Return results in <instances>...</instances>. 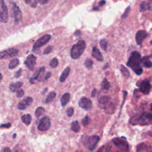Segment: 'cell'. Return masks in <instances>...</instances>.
Masks as SVG:
<instances>
[{
    "instance_id": "obj_4",
    "label": "cell",
    "mask_w": 152,
    "mask_h": 152,
    "mask_svg": "<svg viewBox=\"0 0 152 152\" xmlns=\"http://www.w3.org/2000/svg\"><path fill=\"white\" fill-rule=\"evenodd\" d=\"M99 140L100 137L98 135H94L88 136L85 139L84 141V144L89 150L93 151L96 148Z\"/></svg>"
},
{
    "instance_id": "obj_26",
    "label": "cell",
    "mask_w": 152,
    "mask_h": 152,
    "mask_svg": "<svg viewBox=\"0 0 152 152\" xmlns=\"http://www.w3.org/2000/svg\"><path fill=\"white\" fill-rule=\"evenodd\" d=\"M151 9L150 5L145 2H142L140 5V11H145L147 10H150Z\"/></svg>"
},
{
    "instance_id": "obj_3",
    "label": "cell",
    "mask_w": 152,
    "mask_h": 152,
    "mask_svg": "<svg viewBox=\"0 0 152 152\" xmlns=\"http://www.w3.org/2000/svg\"><path fill=\"white\" fill-rule=\"evenodd\" d=\"M86 47V44L83 40H80L76 44L74 45L70 52L71 58L74 59L79 58L84 53Z\"/></svg>"
},
{
    "instance_id": "obj_53",
    "label": "cell",
    "mask_w": 152,
    "mask_h": 152,
    "mask_svg": "<svg viewBox=\"0 0 152 152\" xmlns=\"http://www.w3.org/2000/svg\"><path fill=\"white\" fill-rule=\"evenodd\" d=\"M32 0H24V2L26 4H30Z\"/></svg>"
},
{
    "instance_id": "obj_15",
    "label": "cell",
    "mask_w": 152,
    "mask_h": 152,
    "mask_svg": "<svg viewBox=\"0 0 152 152\" xmlns=\"http://www.w3.org/2000/svg\"><path fill=\"white\" fill-rule=\"evenodd\" d=\"M91 56L96 58V60H97L98 61L102 62L103 61V55L100 50L96 46H94L93 48L91 51Z\"/></svg>"
},
{
    "instance_id": "obj_21",
    "label": "cell",
    "mask_w": 152,
    "mask_h": 152,
    "mask_svg": "<svg viewBox=\"0 0 152 152\" xmlns=\"http://www.w3.org/2000/svg\"><path fill=\"white\" fill-rule=\"evenodd\" d=\"M142 65L146 68H149L152 66V62L149 60L148 56H144L142 58Z\"/></svg>"
},
{
    "instance_id": "obj_45",
    "label": "cell",
    "mask_w": 152,
    "mask_h": 152,
    "mask_svg": "<svg viewBox=\"0 0 152 152\" xmlns=\"http://www.w3.org/2000/svg\"><path fill=\"white\" fill-rule=\"evenodd\" d=\"M11 126V124L10 122L8 123H6V124H2L0 125L1 128H8Z\"/></svg>"
},
{
    "instance_id": "obj_34",
    "label": "cell",
    "mask_w": 152,
    "mask_h": 152,
    "mask_svg": "<svg viewBox=\"0 0 152 152\" xmlns=\"http://www.w3.org/2000/svg\"><path fill=\"white\" fill-rule=\"evenodd\" d=\"M58 60L56 58H52L49 62V66L51 68H55L58 66Z\"/></svg>"
},
{
    "instance_id": "obj_49",
    "label": "cell",
    "mask_w": 152,
    "mask_h": 152,
    "mask_svg": "<svg viewBox=\"0 0 152 152\" xmlns=\"http://www.w3.org/2000/svg\"><path fill=\"white\" fill-rule=\"evenodd\" d=\"M74 35L76 36V37H78L81 35V31L80 30H77L75 31V32L74 33Z\"/></svg>"
},
{
    "instance_id": "obj_50",
    "label": "cell",
    "mask_w": 152,
    "mask_h": 152,
    "mask_svg": "<svg viewBox=\"0 0 152 152\" xmlns=\"http://www.w3.org/2000/svg\"><path fill=\"white\" fill-rule=\"evenodd\" d=\"M96 92H97L96 89V88H94V89L92 90V91H91V97H94L95 95H96Z\"/></svg>"
},
{
    "instance_id": "obj_58",
    "label": "cell",
    "mask_w": 152,
    "mask_h": 152,
    "mask_svg": "<svg viewBox=\"0 0 152 152\" xmlns=\"http://www.w3.org/2000/svg\"><path fill=\"white\" fill-rule=\"evenodd\" d=\"M150 43H151V44L152 45V40H151V41H150Z\"/></svg>"
},
{
    "instance_id": "obj_11",
    "label": "cell",
    "mask_w": 152,
    "mask_h": 152,
    "mask_svg": "<svg viewBox=\"0 0 152 152\" xmlns=\"http://www.w3.org/2000/svg\"><path fill=\"white\" fill-rule=\"evenodd\" d=\"M78 105L81 108L85 109L86 110H90L91 109L92 102L90 99H89L86 97H83L81 98V99L80 100V101L78 102Z\"/></svg>"
},
{
    "instance_id": "obj_7",
    "label": "cell",
    "mask_w": 152,
    "mask_h": 152,
    "mask_svg": "<svg viewBox=\"0 0 152 152\" xmlns=\"http://www.w3.org/2000/svg\"><path fill=\"white\" fill-rule=\"evenodd\" d=\"M138 87H139V89L138 90L142 93L144 94L147 95L150 93V90H151V85H150V81L148 80L145 79L141 81Z\"/></svg>"
},
{
    "instance_id": "obj_20",
    "label": "cell",
    "mask_w": 152,
    "mask_h": 152,
    "mask_svg": "<svg viewBox=\"0 0 152 152\" xmlns=\"http://www.w3.org/2000/svg\"><path fill=\"white\" fill-rule=\"evenodd\" d=\"M69 99H70V95L68 93H65L62 98H61V105L62 106H65L67 104V103H68L69 100Z\"/></svg>"
},
{
    "instance_id": "obj_33",
    "label": "cell",
    "mask_w": 152,
    "mask_h": 152,
    "mask_svg": "<svg viewBox=\"0 0 152 152\" xmlns=\"http://www.w3.org/2000/svg\"><path fill=\"white\" fill-rule=\"evenodd\" d=\"M45 112V109L42 107H38L35 111V115L36 117H39Z\"/></svg>"
},
{
    "instance_id": "obj_17",
    "label": "cell",
    "mask_w": 152,
    "mask_h": 152,
    "mask_svg": "<svg viewBox=\"0 0 152 152\" xmlns=\"http://www.w3.org/2000/svg\"><path fill=\"white\" fill-rule=\"evenodd\" d=\"M23 84V83L22 82L20 81H18V82H15V83H12L10 84V90L12 91V92H15L17 91Z\"/></svg>"
},
{
    "instance_id": "obj_47",
    "label": "cell",
    "mask_w": 152,
    "mask_h": 152,
    "mask_svg": "<svg viewBox=\"0 0 152 152\" xmlns=\"http://www.w3.org/2000/svg\"><path fill=\"white\" fill-rule=\"evenodd\" d=\"M51 75H52V73L50 72H47L46 74H45V77H44V78H43V80H47L50 76H51Z\"/></svg>"
},
{
    "instance_id": "obj_55",
    "label": "cell",
    "mask_w": 152,
    "mask_h": 152,
    "mask_svg": "<svg viewBox=\"0 0 152 152\" xmlns=\"http://www.w3.org/2000/svg\"><path fill=\"white\" fill-rule=\"evenodd\" d=\"M107 67H108V64H107H107H106V65H105V67H104V68H103V69H106V68H107Z\"/></svg>"
},
{
    "instance_id": "obj_8",
    "label": "cell",
    "mask_w": 152,
    "mask_h": 152,
    "mask_svg": "<svg viewBox=\"0 0 152 152\" xmlns=\"http://www.w3.org/2000/svg\"><path fill=\"white\" fill-rule=\"evenodd\" d=\"M50 38H51V36L50 34H45L42 37L39 38L34 43L33 46V50H36L37 49H39V48L45 45L47 42L49 41Z\"/></svg>"
},
{
    "instance_id": "obj_13",
    "label": "cell",
    "mask_w": 152,
    "mask_h": 152,
    "mask_svg": "<svg viewBox=\"0 0 152 152\" xmlns=\"http://www.w3.org/2000/svg\"><path fill=\"white\" fill-rule=\"evenodd\" d=\"M36 59L37 58L34 55L30 54L27 57L26 61H24V64L30 70H33L36 64Z\"/></svg>"
},
{
    "instance_id": "obj_5",
    "label": "cell",
    "mask_w": 152,
    "mask_h": 152,
    "mask_svg": "<svg viewBox=\"0 0 152 152\" xmlns=\"http://www.w3.org/2000/svg\"><path fill=\"white\" fill-rule=\"evenodd\" d=\"M114 145L122 151H129V144L125 137H116L112 139Z\"/></svg>"
},
{
    "instance_id": "obj_14",
    "label": "cell",
    "mask_w": 152,
    "mask_h": 152,
    "mask_svg": "<svg viewBox=\"0 0 152 152\" xmlns=\"http://www.w3.org/2000/svg\"><path fill=\"white\" fill-rule=\"evenodd\" d=\"M104 106V110L106 113L108 114H112L115 111V104L112 101V99L108 102L107 103L103 105Z\"/></svg>"
},
{
    "instance_id": "obj_39",
    "label": "cell",
    "mask_w": 152,
    "mask_h": 152,
    "mask_svg": "<svg viewBox=\"0 0 152 152\" xmlns=\"http://www.w3.org/2000/svg\"><path fill=\"white\" fill-rule=\"evenodd\" d=\"M52 48H53L52 46H48V47L44 50V51H43V54H44V55H46V54L49 53L52 51Z\"/></svg>"
},
{
    "instance_id": "obj_2",
    "label": "cell",
    "mask_w": 152,
    "mask_h": 152,
    "mask_svg": "<svg viewBox=\"0 0 152 152\" xmlns=\"http://www.w3.org/2000/svg\"><path fill=\"white\" fill-rule=\"evenodd\" d=\"M130 123L132 125H144L149 122L152 123V113L148 112H143L140 115L132 118Z\"/></svg>"
},
{
    "instance_id": "obj_43",
    "label": "cell",
    "mask_w": 152,
    "mask_h": 152,
    "mask_svg": "<svg viewBox=\"0 0 152 152\" xmlns=\"http://www.w3.org/2000/svg\"><path fill=\"white\" fill-rule=\"evenodd\" d=\"M26 106L22 103V102H20L18 103V106H17V108L18 110H24L26 109Z\"/></svg>"
},
{
    "instance_id": "obj_9",
    "label": "cell",
    "mask_w": 152,
    "mask_h": 152,
    "mask_svg": "<svg viewBox=\"0 0 152 152\" xmlns=\"http://www.w3.org/2000/svg\"><path fill=\"white\" fill-rule=\"evenodd\" d=\"M50 126V121L48 116H45L42 118L39 123L37 126V128L39 131H46Z\"/></svg>"
},
{
    "instance_id": "obj_56",
    "label": "cell",
    "mask_w": 152,
    "mask_h": 152,
    "mask_svg": "<svg viewBox=\"0 0 152 152\" xmlns=\"http://www.w3.org/2000/svg\"><path fill=\"white\" fill-rule=\"evenodd\" d=\"M2 74L0 73V81H1V80H2Z\"/></svg>"
},
{
    "instance_id": "obj_27",
    "label": "cell",
    "mask_w": 152,
    "mask_h": 152,
    "mask_svg": "<svg viewBox=\"0 0 152 152\" xmlns=\"http://www.w3.org/2000/svg\"><path fill=\"white\" fill-rule=\"evenodd\" d=\"M110 100H111V98L109 96H103L100 97L99 100V102L100 104L104 105L106 103H107L108 102H109Z\"/></svg>"
},
{
    "instance_id": "obj_19",
    "label": "cell",
    "mask_w": 152,
    "mask_h": 152,
    "mask_svg": "<svg viewBox=\"0 0 152 152\" xmlns=\"http://www.w3.org/2000/svg\"><path fill=\"white\" fill-rule=\"evenodd\" d=\"M151 149V147L150 146H148L145 143L141 142L137 145V151H148Z\"/></svg>"
},
{
    "instance_id": "obj_23",
    "label": "cell",
    "mask_w": 152,
    "mask_h": 152,
    "mask_svg": "<svg viewBox=\"0 0 152 152\" xmlns=\"http://www.w3.org/2000/svg\"><path fill=\"white\" fill-rule=\"evenodd\" d=\"M110 87V83L107 81L106 78H104L101 83V89L108 90Z\"/></svg>"
},
{
    "instance_id": "obj_57",
    "label": "cell",
    "mask_w": 152,
    "mask_h": 152,
    "mask_svg": "<svg viewBox=\"0 0 152 152\" xmlns=\"http://www.w3.org/2000/svg\"><path fill=\"white\" fill-rule=\"evenodd\" d=\"M16 136V134H14V135H13V138H15V137Z\"/></svg>"
},
{
    "instance_id": "obj_35",
    "label": "cell",
    "mask_w": 152,
    "mask_h": 152,
    "mask_svg": "<svg viewBox=\"0 0 152 152\" xmlns=\"http://www.w3.org/2000/svg\"><path fill=\"white\" fill-rule=\"evenodd\" d=\"M93 65V62L91 59H87L84 61V65L87 68H91Z\"/></svg>"
},
{
    "instance_id": "obj_37",
    "label": "cell",
    "mask_w": 152,
    "mask_h": 152,
    "mask_svg": "<svg viewBox=\"0 0 152 152\" xmlns=\"http://www.w3.org/2000/svg\"><path fill=\"white\" fill-rule=\"evenodd\" d=\"M7 57H9V56H8V52H7V50L0 52V60L2 59H4V58H6Z\"/></svg>"
},
{
    "instance_id": "obj_29",
    "label": "cell",
    "mask_w": 152,
    "mask_h": 152,
    "mask_svg": "<svg viewBox=\"0 0 152 152\" xmlns=\"http://www.w3.org/2000/svg\"><path fill=\"white\" fill-rule=\"evenodd\" d=\"M80 126L78 124V122L77 121H73L72 123H71V129L75 132H77L80 131Z\"/></svg>"
},
{
    "instance_id": "obj_40",
    "label": "cell",
    "mask_w": 152,
    "mask_h": 152,
    "mask_svg": "<svg viewBox=\"0 0 152 152\" xmlns=\"http://www.w3.org/2000/svg\"><path fill=\"white\" fill-rule=\"evenodd\" d=\"M24 94V91L23 89H20L18 90L17 91V97L20 98V97H21Z\"/></svg>"
},
{
    "instance_id": "obj_54",
    "label": "cell",
    "mask_w": 152,
    "mask_h": 152,
    "mask_svg": "<svg viewBox=\"0 0 152 152\" xmlns=\"http://www.w3.org/2000/svg\"><path fill=\"white\" fill-rule=\"evenodd\" d=\"M93 10H96V11H97L99 10V8H97V7H95L93 8Z\"/></svg>"
},
{
    "instance_id": "obj_46",
    "label": "cell",
    "mask_w": 152,
    "mask_h": 152,
    "mask_svg": "<svg viewBox=\"0 0 152 152\" xmlns=\"http://www.w3.org/2000/svg\"><path fill=\"white\" fill-rule=\"evenodd\" d=\"M21 69L20 68V69H19L15 73V78H18L20 76V75H21Z\"/></svg>"
},
{
    "instance_id": "obj_28",
    "label": "cell",
    "mask_w": 152,
    "mask_h": 152,
    "mask_svg": "<svg viewBox=\"0 0 152 152\" xmlns=\"http://www.w3.org/2000/svg\"><path fill=\"white\" fill-rule=\"evenodd\" d=\"M19 64V60L17 58H14L12 60H11L9 65H8V67L10 69H14Z\"/></svg>"
},
{
    "instance_id": "obj_31",
    "label": "cell",
    "mask_w": 152,
    "mask_h": 152,
    "mask_svg": "<svg viewBox=\"0 0 152 152\" xmlns=\"http://www.w3.org/2000/svg\"><path fill=\"white\" fill-rule=\"evenodd\" d=\"M100 45L101 48H102V49H103L105 51L107 50V47H108V42H107V40H106L104 39H102L100 41Z\"/></svg>"
},
{
    "instance_id": "obj_38",
    "label": "cell",
    "mask_w": 152,
    "mask_h": 152,
    "mask_svg": "<svg viewBox=\"0 0 152 152\" xmlns=\"http://www.w3.org/2000/svg\"><path fill=\"white\" fill-rule=\"evenodd\" d=\"M129 11H130V7L129 6V7H128L126 8L125 12H124V14L122 15L121 18H126V17H128V14H129Z\"/></svg>"
},
{
    "instance_id": "obj_6",
    "label": "cell",
    "mask_w": 152,
    "mask_h": 152,
    "mask_svg": "<svg viewBox=\"0 0 152 152\" xmlns=\"http://www.w3.org/2000/svg\"><path fill=\"white\" fill-rule=\"evenodd\" d=\"M8 20V8L4 0H0V22L6 23Z\"/></svg>"
},
{
    "instance_id": "obj_36",
    "label": "cell",
    "mask_w": 152,
    "mask_h": 152,
    "mask_svg": "<svg viewBox=\"0 0 152 152\" xmlns=\"http://www.w3.org/2000/svg\"><path fill=\"white\" fill-rule=\"evenodd\" d=\"M90 119L89 118L88 116H86L81 121V123L83 125L86 126L87 125H88L89 123H90Z\"/></svg>"
},
{
    "instance_id": "obj_1",
    "label": "cell",
    "mask_w": 152,
    "mask_h": 152,
    "mask_svg": "<svg viewBox=\"0 0 152 152\" xmlns=\"http://www.w3.org/2000/svg\"><path fill=\"white\" fill-rule=\"evenodd\" d=\"M141 64L142 58L140 53L137 51L132 52L128 58L126 65L131 68L136 75H140L143 72Z\"/></svg>"
},
{
    "instance_id": "obj_44",
    "label": "cell",
    "mask_w": 152,
    "mask_h": 152,
    "mask_svg": "<svg viewBox=\"0 0 152 152\" xmlns=\"http://www.w3.org/2000/svg\"><path fill=\"white\" fill-rule=\"evenodd\" d=\"M38 3H39V0H33L32 2H31V4L30 5V6L31 7L34 8V7H36L37 6Z\"/></svg>"
},
{
    "instance_id": "obj_32",
    "label": "cell",
    "mask_w": 152,
    "mask_h": 152,
    "mask_svg": "<svg viewBox=\"0 0 152 152\" xmlns=\"http://www.w3.org/2000/svg\"><path fill=\"white\" fill-rule=\"evenodd\" d=\"M33 101V100L32 97H27L25 99H24V100L21 102L27 107V106L30 105L32 103Z\"/></svg>"
},
{
    "instance_id": "obj_24",
    "label": "cell",
    "mask_w": 152,
    "mask_h": 152,
    "mask_svg": "<svg viewBox=\"0 0 152 152\" xmlns=\"http://www.w3.org/2000/svg\"><path fill=\"white\" fill-rule=\"evenodd\" d=\"M56 95V93H55V91H51V92L48 95L47 97L46 98V99H45V103H46V104H48V103L51 102L55 98Z\"/></svg>"
},
{
    "instance_id": "obj_51",
    "label": "cell",
    "mask_w": 152,
    "mask_h": 152,
    "mask_svg": "<svg viewBox=\"0 0 152 152\" xmlns=\"http://www.w3.org/2000/svg\"><path fill=\"white\" fill-rule=\"evenodd\" d=\"M105 4H106V1H105L104 0H102V1H100L99 2V5L100 6H103V5H104Z\"/></svg>"
},
{
    "instance_id": "obj_10",
    "label": "cell",
    "mask_w": 152,
    "mask_h": 152,
    "mask_svg": "<svg viewBox=\"0 0 152 152\" xmlns=\"http://www.w3.org/2000/svg\"><path fill=\"white\" fill-rule=\"evenodd\" d=\"M12 11L14 17V22L15 24H19L22 21V13L19 7L15 4L12 3Z\"/></svg>"
},
{
    "instance_id": "obj_18",
    "label": "cell",
    "mask_w": 152,
    "mask_h": 152,
    "mask_svg": "<svg viewBox=\"0 0 152 152\" xmlns=\"http://www.w3.org/2000/svg\"><path fill=\"white\" fill-rule=\"evenodd\" d=\"M69 72H70V68L69 66H67L62 72V73L61 75V77L59 78V81L61 83H63L65 81V80L66 79V78L68 77V75L69 74Z\"/></svg>"
},
{
    "instance_id": "obj_30",
    "label": "cell",
    "mask_w": 152,
    "mask_h": 152,
    "mask_svg": "<svg viewBox=\"0 0 152 152\" xmlns=\"http://www.w3.org/2000/svg\"><path fill=\"white\" fill-rule=\"evenodd\" d=\"M7 50L9 57H14L17 55H18V50L15 48H11Z\"/></svg>"
},
{
    "instance_id": "obj_41",
    "label": "cell",
    "mask_w": 152,
    "mask_h": 152,
    "mask_svg": "<svg viewBox=\"0 0 152 152\" xmlns=\"http://www.w3.org/2000/svg\"><path fill=\"white\" fill-rule=\"evenodd\" d=\"M123 93H124V101H123V103H122V105H121V109H120V114H121V110H122V107H123V106H124V103H125V99H126V95H127V94H128V92L126 91V90H123ZM120 114H119V116H120Z\"/></svg>"
},
{
    "instance_id": "obj_16",
    "label": "cell",
    "mask_w": 152,
    "mask_h": 152,
    "mask_svg": "<svg viewBox=\"0 0 152 152\" xmlns=\"http://www.w3.org/2000/svg\"><path fill=\"white\" fill-rule=\"evenodd\" d=\"M45 67H42L40 68H39L37 71H36L33 75V77L31 78H30V83L31 84H34V81L37 79L39 77H40V75H41L42 73H43L44 71H45Z\"/></svg>"
},
{
    "instance_id": "obj_25",
    "label": "cell",
    "mask_w": 152,
    "mask_h": 152,
    "mask_svg": "<svg viewBox=\"0 0 152 152\" xmlns=\"http://www.w3.org/2000/svg\"><path fill=\"white\" fill-rule=\"evenodd\" d=\"M120 71H121V73H122V74L123 75L124 77H125V78H129V75H130L129 72L125 66L121 65V67H120Z\"/></svg>"
},
{
    "instance_id": "obj_48",
    "label": "cell",
    "mask_w": 152,
    "mask_h": 152,
    "mask_svg": "<svg viewBox=\"0 0 152 152\" xmlns=\"http://www.w3.org/2000/svg\"><path fill=\"white\" fill-rule=\"evenodd\" d=\"M49 0H39V3L40 4H45L49 2Z\"/></svg>"
},
{
    "instance_id": "obj_42",
    "label": "cell",
    "mask_w": 152,
    "mask_h": 152,
    "mask_svg": "<svg viewBox=\"0 0 152 152\" xmlns=\"http://www.w3.org/2000/svg\"><path fill=\"white\" fill-rule=\"evenodd\" d=\"M66 113L68 116H72L73 113H74V109L72 107H69L68 109V110H66Z\"/></svg>"
},
{
    "instance_id": "obj_12",
    "label": "cell",
    "mask_w": 152,
    "mask_h": 152,
    "mask_svg": "<svg viewBox=\"0 0 152 152\" xmlns=\"http://www.w3.org/2000/svg\"><path fill=\"white\" fill-rule=\"evenodd\" d=\"M148 33L144 30H138L135 34V40L138 45H141L144 40L148 36Z\"/></svg>"
},
{
    "instance_id": "obj_52",
    "label": "cell",
    "mask_w": 152,
    "mask_h": 152,
    "mask_svg": "<svg viewBox=\"0 0 152 152\" xmlns=\"http://www.w3.org/2000/svg\"><path fill=\"white\" fill-rule=\"evenodd\" d=\"M2 151H4V152H10V151H11V150L8 147H5V148H4L2 150Z\"/></svg>"
},
{
    "instance_id": "obj_22",
    "label": "cell",
    "mask_w": 152,
    "mask_h": 152,
    "mask_svg": "<svg viewBox=\"0 0 152 152\" xmlns=\"http://www.w3.org/2000/svg\"><path fill=\"white\" fill-rule=\"evenodd\" d=\"M21 121H23V123H24L26 125H28L30 124L31 121V116L30 114H26V115H23L21 117Z\"/></svg>"
},
{
    "instance_id": "obj_59",
    "label": "cell",
    "mask_w": 152,
    "mask_h": 152,
    "mask_svg": "<svg viewBox=\"0 0 152 152\" xmlns=\"http://www.w3.org/2000/svg\"><path fill=\"white\" fill-rule=\"evenodd\" d=\"M149 1H152V0H149Z\"/></svg>"
}]
</instances>
